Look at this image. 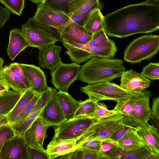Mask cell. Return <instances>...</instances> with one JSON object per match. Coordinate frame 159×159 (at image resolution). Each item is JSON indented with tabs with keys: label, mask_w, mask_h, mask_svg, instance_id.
I'll list each match as a JSON object with an SVG mask.
<instances>
[{
	"label": "cell",
	"mask_w": 159,
	"mask_h": 159,
	"mask_svg": "<svg viewBox=\"0 0 159 159\" xmlns=\"http://www.w3.org/2000/svg\"><path fill=\"white\" fill-rule=\"evenodd\" d=\"M120 86L123 89L132 92H141L146 90L152 83L132 69L125 71L120 76Z\"/></svg>",
	"instance_id": "14"
},
{
	"label": "cell",
	"mask_w": 159,
	"mask_h": 159,
	"mask_svg": "<svg viewBox=\"0 0 159 159\" xmlns=\"http://www.w3.org/2000/svg\"><path fill=\"white\" fill-rule=\"evenodd\" d=\"M142 125L131 117L124 116L118 129L109 138L117 142L128 132L133 130H136Z\"/></svg>",
	"instance_id": "30"
},
{
	"label": "cell",
	"mask_w": 159,
	"mask_h": 159,
	"mask_svg": "<svg viewBox=\"0 0 159 159\" xmlns=\"http://www.w3.org/2000/svg\"><path fill=\"white\" fill-rule=\"evenodd\" d=\"M28 159H49L44 149H41L26 144Z\"/></svg>",
	"instance_id": "42"
},
{
	"label": "cell",
	"mask_w": 159,
	"mask_h": 159,
	"mask_svg": "<svg viewBox=\"0 0 159 159\" xmlns=\"http://www.w3.org/2000/svg\"><path fill=\"white\" fill-rule=\"evenodd\" d=\"M117 51L115 43L110 39L103 44L96 47H89L71 41L68 46L67 53L73 62L79 64L93 56L112 58Z\"/></svg>",
	"instance_id": "5"
},
{
	"label": "cell",
	"mask_w": 159,
	"mask_h": 159,
	"mask_svg": "<svg viewBox=\"0 0 159 159\" xmlns=\"http://www.w3.org/2000/svg\"><path fill=\"white\" fill-rule=\"evenodd\" d=\"M117 143L121 149L126 151L136 149L145 145L136 130L129 132Z\"/></svg>",
	"instance_id": "31"
},
{
	"label": "cell",
	"mask_w": 159,
	"mask_h": 159,
	"mask_svg": "<svg viewBox=\"0 0 159 159\" xmlns=\"http://www.w3.org/2000/svg\"><path fill=\"white\" fill-rule=\"evenodd\" d=\"M146 2L159 5V0H146Z\"/></svg>",
	"instance_id": "54"
},
{
	"label": "cell",
	"mask_w": 159,
	"mask_h": 159,
	"mask_svg": "<svg viewBox=\"0 0 159 159\" xmlns=\"http://www.w3.org/2000/svg\"><path fill=\"white\" fill-rule=\"evenodd\" d=\"M95 102L89 98L84 101H81L73 117L82 116L93 117Z\"/></svg>",
	"instance_id": "34"
},
{
	"label": "cell",
	"mask_w": 159,
	"mask_h": 159,
	"mask_svg": "<svg viewBox=\"0 0 159 159\" xmlns=\"http://www.w3.org/2000/svg\"><path fill=\"white\" fill-rule=\"evenodd\" d=\"M24 92H18L10 90L0 96V115H7Z\"/></svg>",
	"instance_id": "29"
},
{
	"label": "cell",
	"mask_w": 159,
	"mask_h": 159,
	"mask_svg": "<svg viewBox=\"0 0 159 159\" xmlns=\"http://www.w3.org/2000/svg\"><path fill=\"white\" fill-rule=\"evenodd\" d=\"M102 8V5L99 0H88L76 10L72 15H79L90 11L95 8H99L101 9Z\"/></svg>",
	"instance_id": "41"
},
{
	"label": "cell",
	"mask_w": 159,
	"mask_h": 159,
	"mask_svg": "<svg viewBox=\"0 0 159 159\" xmlns=\"http://www.w3.org/2000/svg\"><path fill=\"white\" fill-rule=\"evenodd\" d=\"M9 66L14 73L21 80L28 88L30 89L29 83L25 76L23 70L20 65V63L13 62L10 64Z\"/></svg>",
	"instance_id": "44"
},
{
	"label": "cell",
	"mask_w": 159,
	"mask_h": 159,
	"mask_svg": "<svg viewBox=\"0 0 159 159\" xmlns=\"http://www.w3.org/2000/svg\"><path fill=\"white\" fill-rule=\"evenodd\" d=\"M141 74L152 80L159 79V63L150 62L143 69Z\"/></svg>",
	"instance_id": "36"
},
{
	"label": "cell",
	"mask_w": 159,
	"mask_h": 159,
	"mask_svg": "<svg viewBox=\"0 0 159 159\" xmlns=\"http://www.w3.org/2000/svg\"><path fill=\"white\" fill-rule=\"evenodd\" d=\"M81 66L62 62L50 72L51 82L59 91L67 92L70 86L78 80Z\"/></svg>",
	"instance_id": "10"
},
{
	"label": "cell",
	"mask_w": 159,
	"mask_h": 159,
	"mask_svg": "<svg viewBox=\"0 0 159 159\" xmlns=\"http://www.w3.org/2000/svg\"><path fill=\"white\" fill-rule=\"evenodd\" d=\"M74 159H110L100 151L91 150L86 148L80 147L73 152Z\"/></svg>",
	"instance_id": "32"
},
{
	"label": "cell",
	"mask_w": 159,
	"mask_h": 159,
	"mask_svg": "<svg viewBox=\"0 0 159 159\" xmlns=\"http://www.w3.org/2000/svg\"><path fill=\"white\" fill-rule=\"evenodd\" d=\"M2 77L7 85L16 92H23L29 89L11 69L9 65L3 66Z\"/></svg>",
	"instance_id": "27"
},
{
	"label": "cell",
	"mask_w": 159,
	"mask_h": 159,
	"mask_svg": "<svg viewBox=\"0 0 159 159\" xmlns=\"http://www.w3.org/2000/svg\"><path fill=\"white\" fill-rule=\"evenodd\" d=\"M40 95V94H37L34 97L17 117L14 123L11 125L19 123L26 117L34 107Z\"/></svg>",
	"instance_id": "40"
},
{
	"label": "cell",
	"mask_w": 159,
	"mask_h": 159,
	"mask_svg": "<svg viewBox=\"0 0 159 159\" xmlns=\"http://www.w3.org/2000/svg\"><path fill=\"white\" fill-rule=\"evenodd\" d=\"M159 28V5L145 1L129 5L103 16V29L109 36L125 38L152 33Z\"/></svg>",
	"instance_id": "1"
},
{
	"label": "cell",
	"mask_w": 159,
	"mask_h": 159,
	"mask_svg": "<svg viewBox=\"0 0 159 159\" xmlns=\"http://www.w3.org/2000/svg\"><path fill=\"white\" fill-rule=\"evenodd\" d=\"M37 93L31 89L25 91L11 111L7 114L8 124L12 125L25 106Z\"/></svg>",
	"instance_id": "26"
},
{
	"label": "cell",
	"mask_w": 159,
	"mask_h": 159,
	"mask_svg": "<svg viewBox=\"0 0 159 159\" xmlns=\"http://www.w3.org/2000/svg\"><path fill=\"white\" fill-rule=\"evenodd\" d=\"M77 140L52 139L46 150L49 159L56 158L76 150L80 147Z\"/></svg>",
	"instance_id": "20"
},
{
	"label": "cell",
	"mask_w": 159,
	"mask_h": 159,
	"mask_svg": "<svg viewBox=\"0 0 159 159\" xmlns=\"http://www.w3.org/2000/svg\"><path fill=\"white\" fill-rule=\"evenodd\" d=\"M37 5L33 18L62 42L61 35L70 23V17L61 11L52 9L41 3Z\"/></svg>",
	"instance_id": "6"
},
{
	"label": "cell",
	"mask_w": 159,
	"mask_h": 159,
	"mask_svg": "<svg viewBox=\"0 0 159 159\" xmlns=\"http://www.w3.org/2000/svg\"><path fill=\"white\" fill-rule=\"evenodd\" d=\"M2 126H1L0 127V129L1 128V127Z\"/></svg>",
	"instance_id": "56"
},
{
	"label": "cell",
	"mask_w": 159,
	"mask_h": 159,
	"mask_svg": "<svg viewBox=\"0 0 159 159\" xmlns=\"http://www.w3.org/2000/svg\"><path fill=\"white\" fill-rule=\"evenodd\" d=\"M88 0H45L42 4L55 10L61 11L70 17L74 12Z\"/></svg>",
	"instance_id": "23"
},
{
	"label": "cell",
	"mask_w": 159,
	"mask_h": 159,
	"mask_svg": "<svg viewBox=\"0 0 159 159\" xmlns=\"http://www.w3.org/2000/svg\"><path fill=\"white\" fill-rule=\"evenodd\" d=\"M145 159H159V154L151 152Z\"/></svg>",
	"instance_id": "52"
},
{
	"label": "cell",
	"mask_w": 159,
	"mask_h": 159,
	"mask_svg": "<svg viewBox=\"0 0 159 159\" xmlns=\"http://www.w3.org/2000/svg\"><path fill=\"white\" fill-rule=\"evenodd\" d=\"M21 31L30 46L39 49L59 41L52 33L43 27L33 17L21 25Z\"/></svg>",
	"instance_id": "8"
},
{
	"label": "cell",
	"mask_w": 159,
	"mask_h": 159,
	"mask_svg": "<svg viewBox=\"0 0 159 159\" xmlns=\"http://www.w3.org/2000/svg\"><path fill=\"white\" fill-rule=\"evenodd\" d=\"M55 89L44 106L39 116L50 126L57 127L66 120L65 114L58 102Z\"/></svg>",
	"instance_id": "13"
},
{
	"label": "cell",
	"mask_w": 159,
	"mask_h": 159,
	"mask_svg": "<svg viewBox=\"0 0 159 159\" xmlns=\"http://www.w3.org/2000/svg\"><path fill=\"white\" fill-rule=\"evenodd\" d=\"M159 48V36L147 34L134 39L124 53L123 59L131 64L148 60L157 54Z\"/></svg>",
	"instance_id": "3"
},
{
	"label": "cell",
	"mask_w": 159,
	"mask_h": 159,
	"mask_svg": "<svg viewBox=\"0 0 159 159\" xmlns=\"http://www.w3.org/2000/svg\"><path fill=\"white\" fill-rule=\"evenodd\" d=\"M152 96L150 90L143 92L135 102L130 116L143 127L150 125L148 122L152 115L150 106V100Z\"/></svg>",
	"instance_id": "15"
},
{
	"label": "cell",
	"mask_w": 159,
	"mask_h": 159,
	"mask_svg": "<svg viewBox=\"0 0 159 159\" xmlns=\"http://www.w3.org/2000/svg\"><path fill=\"white\" fill-rule=\"evenodd\" d=\"M110 40L104 30L102 29L94 34L91 40L84 45L89 47L98 46L103 44Z\"/></svg>",
	"instance_id": "39"
},
{
	"label": "cell",
	"mask_w": 159,
	"mask_h": 159,
	"mask_svg": "<svg viewBox=\"0 0 159 159\" xmlns=\"http://www.w3.org/2000/svg\"><path fill=\"white\" fill-rule=\"evenodd\" d=\"M29 46L21 30L15 28L10 31L7 52L10 59L13 60L19 53Z\"/></svg>",
	"instance_id": "21"
},
{
	"label": "cell",
	"mask_w": 159,
	"mask_h": 159,
	"mask_svg": "<svg viewBox=\"0 0 159 159\" xmlns=\"http://www.w3.org/2000/svg\"><path fill=\"white\" fill-rule=\"evenodd\" d=\"M93 34L87 31L83 26L70 23L61 35L62 42L71 41L85 44L92 39Z\"/></svg>",
	"instance_id": "18"
},
{
	"label": "cell",
	"mask_w": 159,
	"mask_h": 159,
	"mask_svg": "<svg viewBox=\"0 0 159 159\" xmlns=\"http://www.w3.org/2000/svg\"><path fill=\"white\" fill-rule=\"evenodd\" d=\"M124 115L120 112L100 119L95 123L80 138L82 142L91 138L102 140L109 138L119 127Z\"/></svg>",
	"instance_id": "9"
},
{
	"label": "cell",
	"mask_w": 159,
	"mask_h": 159,
	"mask_svg": "<svg viewBox=\"0 0 159 159\" xmlns=\"http://www.w3.org/2000/svg\"><path fill=\"white\" fill-rule=\"evenodd\" d=\"M151 112L152 116L157 121H159V97L154 98L152 99Z\"/></svg>",
	"instance_id": "48"
},
{
	"label": "cell",
	"mask_w": 159,
	"mask_h": 159,
	"mask_svg": "<svg viewBox=\"0 0 159 159\" xmlns=\"http://www.w3.org/2000/svg\"><path fill=\"white\" fill-rule=\"evenodd\" d=\"M141 94L118 101L114 109L120 112L124 116L130 117L132 113L134 105Z\"/></svg>",
	"instance_id": "33"
},
{
	"label": "cell",
	"mask_w": 159,
	"mask_h": 159,
	"mask_svg": "<svg viewBox=\"0 0 159 159\" xmlns=\"http://www.w3.org/2000/svg\"><path fill=\"white\" fill-rule=\"evenodd\" d=\"M56 97L66 119L73 117L81 101L76 100L68 92L60 91L57 92Z\"/></svg>",
	"instance_id": "24"
},
{
	"label": "cell",
	"mask_w": 159,
	"mask_h": 159,
	"mask_svg": "<svg viewBox=\"0 0 159 159\" xmlns=\"http://www.w3.org/2000/svg\"><path fill=\"white\" fill-rule=\"evenodd\" d=\"M117 111L113 109L109 110L107 106L102 102H96L93 117L98 120L107 117L118 113Z\"/></svg>",
	"instance_id": "37"
},
{
	"label": "cell",
	"mask_w": 159,
	"mask_h": 159,
	"mask_svg": "<svg viewBox=\"0 0 159 159\" xmlns=\"http://www.w3.org/2000/svg\"><path fill=\"white\" fill-rule=\"evenodd\" d=\"M18 159H28L26 145L21 152Z\"/></svg>",
	"instance_id": "51"
},
{
	"label": "cell",
	"mask_w": 159,
	"mask_h": 159,
	"mask_svg": "<svg viewBox=\"0 0 159 159\" xmlns=\"http://www.w3.org/2000/svg\"><path fill=\"white\" fill-rule=\"evenodd\" d=\"M31 1L33 3L36 4L37 5L43 3L45 0H29Z\"/></svg>",
	"instance_id": "55"
},
{
	"label": "cell",
	"mask_w": 159,
	"mask_h": 159,
	"mask_svg": "<svg viewBox=\"0 0 159 159\" xmlns=\"http://www.w3.org/2000/svg\"><path fill=\"white\" fill-rule=\"evenodd\" d=\"M91 11L79 15L71 16L70 17V23H75L83 26L89 13Z\"/></svg>",
	"instance_id": "46"
},
{
	"label": "cell",
	"mask_w": 159,
	"mask_h": 159,
	"mask_svg": "<svg viewBox=\"0 0 159 159\" xmlns=\"http://www.w3.org/2000/svg\"><path fill=\"white\" fill-rule=\"evenodd\" d=\"M144 145L152 152L159 154V130L152 125L139 126L136 130Z\"/></svg>",
	"instance_id": "22"
},
{
	"label": "cell",
	"mask_w": 159,
	"mask_h": 159,
	"mask_svg": "<svg viewBox=\"0 0 159 159\" xmlns=\"http://www.w3.org/2000/svg\"><path fill=\"white\" fill-rule=\"evenodd\" d=\"M4 61L3 58L0 57V77H2V72L3 67Z\"/></svg>",
	"instance_id": "53"
},
{
	"label": "cell",
	"mask_w": 159,
	"mask_h": 159,
	"mask_svg": "<svg viewBox=\"0 0 159 159\" xmlns=\"http://www.w3.org/2000/svg\"><path fill=\"white\" fill-rule=\"evenodd\" d=\"M30 86L36 93L41 94L48 87L44 72L34 65L20 63Z\"/></svg>",
	"instance_id": "17"
},
{
	"label": "cell",
	"mask_w": 159,
	"mask_h": 159,
	"mask_svg": "<svg viewBox=\"0 0 159 159\" xmlns=\"http://www.w3.org/2000/svg\"><path fill=\"white\" fill-rule=\"evenodd\" d=\"M61 49L60 46L55 44L39 49L38 58L39 67L50 72L54 70L62 62L60 55Z\"/></svg>",
	"instance_id": "16"
},
{
	"label": "cell",
	"mask_w": 159,
	"mask_h": 159,
	"mask_svg": "<svg viewBox=\"0 0 159 159\" xmlns=\"http://www.w3.org/2000/svg\"><path fill=\"white\" fill-rule=\"evenodd\" d=\"M3 4L12 13L20 16L25 7V0H0Z\"/></svg>",
	"instance_id": "35"
},
{
	"label": "cell",
	"mask_w": 159,
	"mask_h": 159,
	"mask_svg": "<svg viewBox=\"0 0 159 159\" xmlns=\"http://www.w3.org/2000/svg\"><path fill=\"white\" fill-rule=\"evenodd\" d=\"M10 90V88L4 82L2 77H0V96Z\"/></svg>",
	"instance_id": "49"
},
{
	"label": "cell",
	"mask_w": 159,
	"mask_h": 159,
	"mask_svg": "<svg viewBox=\"0 0 159 159\" xmlns=\"http://www.w3.org/2000/svg\"><path fill=\"white\" fill-rule=\"evenodd\" d=\"M26 145L24 136L15 134L3 144L0 151V159H18Z\"/></svg>",
	"instance_id": "19"
},
{
	"label": "cell",
	"mask_w": 159,
	"mask_h": 159,
	"mask_svg": "<svg viewBox=\"0 0 159 159\" xmlns=\"http://www.w3.org/2000/svg\"><path fill=\"white\" fill-rule=\"evenodd\" d=\"M125 70L121 59L93 56L81 66L78 79L88 84L111 81Z\"/></svg>",
	"instance_id": "2"
},
{
	"label": "cell",
	"mask_w": 159,
	"mask_h": 159,
	"mask_svg": "<svg viewBox=\"0 0 159 159\" xmlns=\"http://www.w3.org/2000/svg\"><path fill=\"white\" fill-rule=\"evenodd\" d=\"M49 125L39 116L25 131L24 137L27 145L44 149L43 144L47 137V131Z\"/></svg>",
	"instance_id": "12"
},
{
	"label": "cell",
	"mask_w": 159,
	"mask_h": 159,
	"mask_svg": "<svg viewBox=\"0 0 159 159\" xmlns=\"http://www.w3.org/2000/svg\"><path fill=\"white\" fill-rule=\"evenodd\" d=\"M98 120L93 116H87L68 119L55 127L52 139H78Z\"/></svg>",
	"instance_id": "7"
},
{
	"label": "cell",
	"mask_w": 159,
	"mask_h": 159,
	"mask_svg": "<svg viewBox=\"0 0 159 159\" xmlns=\"http://www.w3.org/2000/svg\"><path fill=\"white\" fill-rule=\"evenodd\" d=\"M80 89L88 96L89 98L95 102L105 100L117 102L121 99L139 95L143 92L129 91L111 81L88 84L80 87Z\"/></svg>",
	"instance_id": "4"
},
{
	"label": "cell",
	"mask_w": 159,
	"mask_h": 159,
	"mask_svg": "<svg viewBox=\"0 0 159 159\" xmlns=\"http://www.w3.org/2000/svg\"><path fill=\"white\" fill-rule=\"evenodd\" d=\"M10 11L6 7L0 6V28L3 27L10 16Z\"/></svg>",
	"instance_id": "47"
},
{
	"label": "cell",
	"mask_w": 159,
	"mask_h": 159,
	"mask_svg": "<svg viewBox=\"0 0 159 159\" xmlns=\"http://www.w3.org/2000/svg\"><path fill=\"white\" fill-rule=\"evenodd\" d=\"M101 9L95 8L89 13L83 26L93 34L103 29V16Z\"/></svg>",
	"instance_id": "25"
},
{
	"label": "cell",
	"mask_w": 159,
	"mask_h": 159,
	"mask_svg": "<svg viewBox=\"0 0 159 159\" xmlns=\"http://www.w3.org/2000/svg\"><path fill=\"white\" fill-rule=\"evenodd\" d=\"M120 147L117 142L108 138L102 141L100 152L110 159L111 156Z\"/></svg>",
	"instance_id": "38"
},
{
	"label": "cell",
	"mask_w": 159,
	"mask_h": 159,
	"mask_svg": "<svg viewBox=\"0 0 159 159\" xmlns=\"http://www.w3.org/2000/svg\"><path fill=\"white\" fill-rule=\"evenodd\" d=\"M152 151L145 145L135 149L124 150L120 148L110 157V159H145Z\"/></svg>",
	"instance_id": "28"
},
{
	"label": "cell",
	"mask_w": 159,
	"mask_h": 159,
	"mask_svg": "<svg viewBox=\"0 0 159 159\" xmlns=\"http://www.w3.org/2000/svg\"><path fill=\"white\" fill-rule=\"evenodd\" d=\"M15 134L12 127L9 124L3 125L1 127L0 129V151L5 141Z\"/></svg>",
	"instance_id": "43"
},
{
	"label": "cell",
	"mask_w": 159,
	"mask_h": 159,
	"mask_svg": "<svg viewBox=\"0 0 159 159\" xmlns=\"http://www.w3.org/2000/svg\"><path fill=\"white\" fill-rule=\"evenodd\" d=\"M7 115H0V127L9 124Z\"/></svg>",
	"instance_id": "50"
},
{
	"label": "cell",
	"mask_w": 159,
	"mask_h": 159,
	"mask_svg": "<svg viewBox=\"0 0 159 159\" xmlns=\"http://www.w3.org/2000/svg\"><path fill=\"white\" fill-rule=\"evenodd\" d=\"M102 141L96 138H90L84 141L80 147L100 151Z\"/></svg>",
	"instance_id": "45"
},
{
	"label": "cell",
	"mask_w": 159,
	"mask_h": 159,
	"mask_svg": "<svg viewBox=\"0 0 159 159\" xmlns=\"http://www.w3.org/2000/svg\"><path fill=\"white\" fill-rule=\"evenodd\" d=\"M55 89L48 87L40 94L35 105L26 117L19 123L11 125L16 134L24 136L25 131L39 116Z\"/></svg>",
	"instance_id": "11"
}]
</instances>
